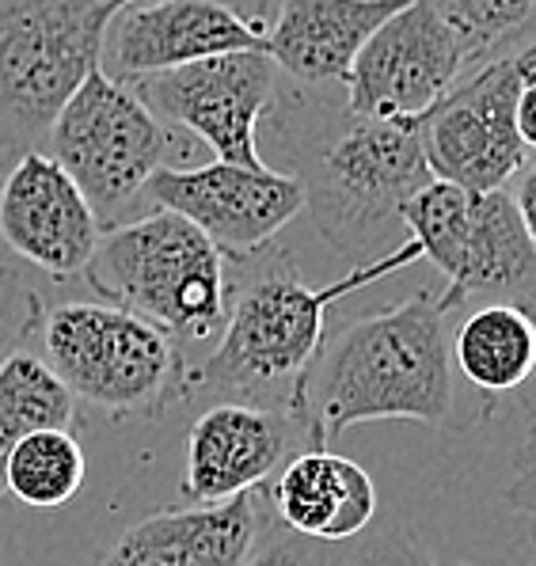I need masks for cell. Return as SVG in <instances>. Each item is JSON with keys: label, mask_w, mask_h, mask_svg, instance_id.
<instances>
[{"label": "cell", "mask_w": 536, "mask_h": 566, "mask_svg": "<svg viewBox=\"0 0 536 566\" xmlns=\"http://www.w3.org/2000/svg\"><path fill=\"white\" fill-rule=\"evenodd\" d=\"M39 297L15 274L0 270V361L20 350V343L39 324Z\"/></svg>", "instance_id": "23"}, {"label": "cell", "mask_w": 536, "mask_h": 566, "mask_svg": "<svg viewBox=\"0 0 536 566\" xmlns=\"http://www.w3.org/2000/svg\"><path fill=\"white\" fill-rule=\"evenodd\" d=\"M335 566H438V563L414 544L408 528L388 525L377 536L361 533L350 544H339Z\"/></svg>", "instance_id": "22"}, {"label": "cell", "mask_w": 536, "mask_h": 566, "mask_svg": "<svg viewBox=\"0 0 536 566\" xmlns=\"http://www.w3.org/2000/svg\"><path fill=\"white\" fill-rule=\"evenodd\" d=\"M305 190V213L339 255H366L400 221L403 202L427 187L419 126L361 118L347 107L305 103L290 149Z\"/></svg>", "instance_id": "3"}, {"label": "cell", "mask_w": 536, "mask_h": 566, "mask_svg": "<svg viewBox=\"0 0 536 566\" xmlns=\"http://www.w3.org/2000/svg\"><path fill=\"white\" fill-rule=\"evenodd\" d=\"M84 274L95 293L157 324L164 335L206 338L221 331L229 312L224 255L168 209L103 232Z\"/></svg>", "instance_id": "5"}, {"label": "cell", "mask_w": 536, "mask_h": 566, "mask_svg": "<svg viewBox=\"0 0 536 566\" xmlns=\"http://www.w3.org/2000/svg\"><path fill=\"white\" fill-rule=\"evenodd\" d=\"M111 4H115V0H111ZM115 8H118V4H115Z\"/></svg>", "instance_id": "32"}, {"label": "cell", "mask_w": 536, "mask_h": 566, "mask_svg": "<svg viewBox=\"0 0 536 566\" xmlns=\"http://www.w3.org/2000/svg\"><path fill=\"white\" fill-rule=\"evenodd\" d=\"M506 190H509V198H514L525 232H529V240L536 243V156H533V160H525V168L509 179Z\"/></svg>", "instance_id": "26"}, {"label": "cell", "mask_w": 536, "mask_h": 566, "mask_svg": "<svg viewBox=\"0 0 536 566\" xmlns=\"http://www.w3.org/2000/svg\"><path fill=\"white\" fill-rule=\"evenodd\" d=\"M506 502L529 521V536L536 544V433H529V441L517 452V472L514 483L506 486Z\"/></svg>", "instance_id": "25"}, {"label": "cell", "mask_w": 536, "mask_h": 566, "mask_svg": "<svg viewBox=\"0 0 536 566\" xmlns=\"http://www.w3.org/2000/svg\"><path fill=\"white\" fill-rule=\"evenodd\" d=\"M263 494L282 528L316 544H350L377 521L374 475L327 449L293 452Z\"/></svg>", "instance_id": "17"}, {"label": "cell", "mask_w": 536, "mask_h": 566, "mask_svg": "<svg viewBox=\"0 0 536 566\" xmlns=\"http://www.w3.org/2000/svg\"><path fill=\"white\" fill-rule=\"evenodd\" d=\"M442 304L456 312L464 301L487 297L529 312L536 319V243L525 232L509 190H472L461 255L445 277Z\"/></svg>", "instance_id": "18"}, {"label": "cell", "mask_w": 536, "mask_h": 566, "mask_svg": "<svg viewBox=\"0 0 536 566\" xmlns=\"http://www.w3.org/2000/svg\"><path fill=\"white\" fill-rule=\"evenodd\" d=\"M525 76L509 54H491L456 81V88L422 118V156L434 179L464 190H503L525 168L514 126Z\"/></svg>", "instance_id": "10"}, {"label": "cell", "mask_w": 536, "mask_h": 566, "mask_svg": "<svg viewBox=\"0 0 536 566\" xmlns=\"http://www.w3.org/2000/svg\"><path fill=\"white\" fill-rule=\"evenodd\" d=\"M0 566H4V563H0Z\"/></svg>", "instance_id": "33"}, {"label": "cell", "mask_w": 536, "mask_h": 566, "mask_svg": "<svg viewBox=\"0 0 536 566\" xmlns=\"http://www.w3.org/2000/svg\"><path fill=\"white\" fill-rule=\"evenodd\" d=\"M129 88L160 122L202 137L218 153V160L266 168L255 129L278 92V69L263 50L190 61L179 69L137 76Z\"/></svg>", "instance_id": "9"}, {"label": "cell", "mask_w": 536, "mask_h": 566, "mask_svg": "<svg viewBox=\"0 0 536 566\" xmlns=\"http://www.w3.org/2000/svg\"><path fill=\"white\" fill-rule=\"evenodd\" d=\"M263 50V23L221 0H137L107 20L99 69L118 84L179 69L190 61Z\"/></svg>", "instance_id": "12"}, {"label": "cell", "mask_w": 536, "mask_h": 566, "mask_svg": "<svg viewBox=\"0 0 536 566\" xmlns=\"http://www.w3.org/2000/svg\"><path fill=\"white\" fill-rule=\"evenodd\" d=\"M42 346L57 380L111 415L149 411L179 377L171 335L118 304H57L42 319Z\"/></svg>", "instance_id": "7"}, {"label": "cell", "mask_w": 536, "mask_h": 566, "mask_svg": "<svg viewBox=\"0 0 536 566\" xmlns=\"http://www.w3.org/2000/svg\"><path fill=\"white\" fill-rule=\"evenodd\" d=\"M266 533L263 486L213 506L157 510L115 536L95 566H244Z\"/></svg>", "instance_id": "15"}, {"label": "cell", "mask_w": 536, "mask_h": 566, "mask_svg": "<svg viewBox=\"0 0 536 566\" xmlns=\"http://www.w3.org/2000/svg\"><path fill=\"white\" fill-rule=\"evenodd\" d=\"M221 4H229V8H232V4H240V0H221Z\"/></svg>", "instance_id": "31"}, {"label": "cell", "mask_w": 536, "mask_h": 566, "mask_svg": "<svg viewBox=\"0 0 536 566\" xmlns=\"http://www.w3.org/2000/svg\"><path fill=\"white\" fill-rule=\"evenodd\" d=\"M46 149L76 182L99 229H118L145 202L153 171L164 168L168 134L129 84L95 65L57 115Z\"/></svg>", "instance_id": "6"}, {"label": "cell", "mask_w": 536, "mask_h": 566, "mask_svg": "<svg viewBox=\"0 0 536 566\" xmlns=\"http://www.w3.org/2000/svg\"><path fill=\"white\" fill-rule=\"evenodd\" d=\"M335 552H339V544H316V539L274 525L271 533H263L244 566H335Z\"/></svg>", "instance_id": "24"}, {"label": "cell", "mask_w": 536, "mask_h": 566, "mask_svg": "<svg viewBox=\"0 0 536 566\" xmlns=\"http://www.w3.org/2000/svg\"><path fill=\"white\" fill-rule=\"evenodd\" d=\"M313 449L308 430L282 407L221 399L190 422L183 499L190 506H213L237 494L259 491L293 457Z\"/></svg>", "instance_id": "13"}, {"label": "cell", "mask_w": 536, "mask_h": 566, "mask_svg": "<svg viewBox=\"0 0 536 566\" xmlns=\"http://www.w3.org/2000/svg\"><path fill=\"white\" fill-rule=\"evenodd\" d=\"M514 126H517V137H522L525 153H536V76H529V81L522 84V92H517Z\"/></svg>", "instance_id": "27"}, {"label": "cell", "mask_w": 536, "mask_h": 566, "mask_svg": "<svg viewBox=\"0 0 536 566\" xmlns=\"http://www.w3.org/2000/svg\"><path fill=\"white\" fill-rule=\"evenodd\" d=\"M115 4H137V0H115Z\"/></svg>", "instance_id": "30"}, {"label": "cell", "mask_w": 536, "mask_h": 566, "mask_svg": "<svg viewBox=\"0 0 536 566\" xmlns=\"http://www.w3.org/2000/svg\"><path fill=\"white\" fill-rule=\"evenodd\" d=\"M145 202L190 221L224 259H255L305 213V190L285 171L213 160L183 171L157 168Z\"/></svg>", "instance_id": "11"}, {"label": "cell", "mask_w": 536, "mask_h": 566, "mask_svg": "<svg viewBox=\"0 0 536 566\" xmlns=\"http://www.w3.org/2000/svg\"><path fill=\"white\" fill-rule=\"evenodd\" d=\"M475 65L464 34L434 0H408L369 34L347 76V111L361 118L422 126V118Z\"/></svg>", "instance_id": "8"}, {"label": "cell", "mask_w": 536, "mask_h": 566, "mask_svg": "<svg viewBox=\"0 0 536 566\" xmlns=\"http://www.w3.org/2000/svg\"><path fill=\"white\" fill-rule=\"evenodd\" d=\"M408 0H278L263 23V54L297 84H347L354 57Z\"/></svg>", "instance_id": "16"}, {"label": "cell", "mask_w": 536, "mask_h": 566, "mask_svg": "<svg viewBox=\"0 0 536 566\" xmlns=\"http://www.w3.org/2000/svg\"><path fill=\"white\" fill-rule=\"evenodd\" d=\"M76 415V396L57 373L28 350L0 361V499H4V464L28 433L69 430Z\"/></svg>", "instance_id": "20"}, {"label": "cell", "mask_w": 536, "mask_h": 566, "mask_svg": "<svg viewBox=\"0 0 536 566\" xmlns=\"http://www.w3.org/2000/svg\"><path fill=\"white\" fill-rule=\"evenodd\" d=\"M88 457L69 430L28 433L4 464V491L31 510H57L84 486Z\"/></svg>", "instance_id": "21"}, {"label": "cell", "mask_w": 536, "mask_h": 566, "mask_svg": "<svg viewBox=\"0 0 536 566\" xmlns=\"http://www.w3.org/2000/svg\"><path fill=\"white\" fill-rule=\"evenodd\" d=\"M0 240L42 274L73 277L95 255L99 221L62 164L31 153L0 179Z\"/></svg>", "instance_id": "14"}, {"label": "cell", "mask_w": 536, "mask_h": 566, "mask_svg": "<svg viewBox=\"0 0 536 566\" xmlns=\"http://www.w3.org/2000/svg\"><path fill=\"white\" fill-rule=\"evenodd\" d=\"M449 316L442 293L422 290L354 316L324 338L293 407L313 449H327V441L358 422L472 426L456 391Z\"/></svg>", "instance_id": "1"}, {"label": "cell", "mask_w": 536, "mask_h": 566, "mask_svg": "<svg viewBox=\"0 0 536 566\" xmlns=\"http://www.w3.org/2000/svg\"><path fill=\"white\" fill-rule=\"evenodd\" d=\"M111 0H0V179L50 145V129L99 65Z\"/></svg>", "instance_id": "4"}, {"label": "cell", "mask_w": 536, "mask_h": 566, "mask_svg": "<svg viewBox=\"0 0 536 566\" xmlns=\"http://www.w3.org/2000/svg\"><path fill=\"white\" fill-rule=\"evenodd\" d=\"M449 354L480 396H506L536 369V319L514 304L487 301L449 331Z\"/></svg>", "instance_id": "19"}, {"label": "cell", "mask_w": 536, "mask_h": 566, "mask_svg": "<svg viewBox=\"0 0 536 566\" xmlns=\"http://www.w3.org/2000/svg\"><path fill=\"white\" fill-rule=\"evenodd\" d=\"M419 259V243L408 240L374 263L354 266L347 277L332 285H308L290 259L259 270L244 290H237L224 312L221 338L198 369V385L244 399V403L282 407L293 415L308 365L324 346L327 308L361 285L396 274Z\"/></svg>", "instance_id": "2"}, {"label": "cell", "mask_w": 536, "mask_h": 566, "mask_svg": "<svg viewBox=\"0 0 536 566\" xmlns=\"http://www.w3.org/2000/svg\"><path fill=\"white\" fill-rule=\"evenodd\" d=\"M517 399H522L525 415L533 418V433H536V369L529 373V380H525V385L517 388Z\"/></svg>", "instance_id": "29"}, {"label": "cell", "mask_w": 536, "mask_h": 566, "mask_svg": "<svg viewBox=\"0 0 536 566\" xmlns=\"http://www.w3.org/2000/svg\"><path fill=\"white\" fill-rule=\"evenodd\" d=\"M495 54H509V57H514L525 81H529V76H536V20L522 34H514V39H509L506 46H498Z\"/></svg>", "instance_id": "28"}, {"label": "cell", "mask_w": 536, "mask_h": 566, "mask_svg": "<svg viewBox=\"0 0 536 566\" xmlns=\"http://www.w3.org/2000/svg\"><path fill=\"white\" fill-rule=\"evenodd\" d=\"M533 566H536V563H533Z\"/></svg>", "instance_id": "34"}]
</instances>
